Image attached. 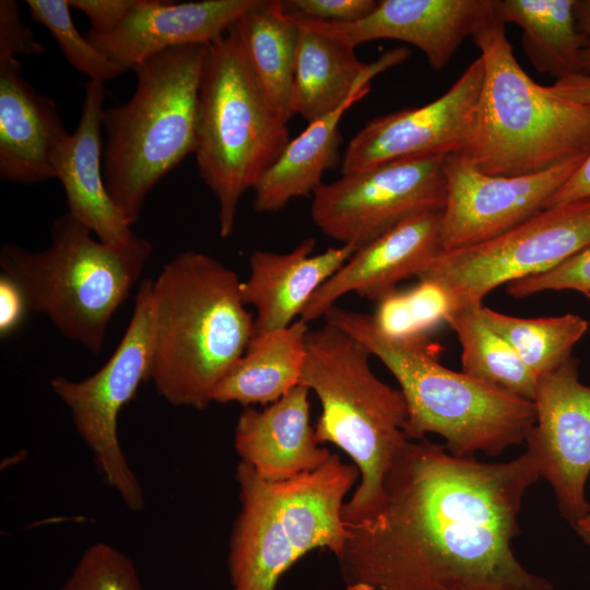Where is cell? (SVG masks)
Wrapping results in <instances>:
<instances>
[{
    "mask_svg": "<svg viewBox=\"0 0 590 590\" xmlns=\"http://www.w3.org/2000/svg\"><path fill=\"white\" fill-rule=\"evenodd\" d=\"M576 533L581 540L590 545V509L589 511L579 518L574 524Z\"/></svg>",
    "mask_w": 590,
    "mask_h": 590,
    "instance_id": "41",
    "label": "cell"
},
{
    "mask_svg": "<svg viewBox=\"0 0 590 590\" xmlns=\"http://www.w3.org/2000/svg\"><path fill=\"white\" fill-rule=\"evenodd\" d=\"M60 590H143L130 557L106 542L88 546Z\"/></svg>",
    "mask_w": 590,
    "mask_h": 590,
    "instance_id": "32",
    "label": "cell"
},
{
    "mask_svg": "<svg viewBox=\"0 0 590 590\" xmlns=\"http://www.w3.org/2000/svg\"><path fill=\"white\" fill-rule=\"evenodd\" d=\"M567 290L585 296L590 293V245L547 272L506 285L507 294L515 298Z\"/></svg>",
    "mask_w": 590,
    "mask_h": 590,
    "instance_id": "33",
    "label": "cell"
},
{
    "mask_svg": "<svg viewBox=\"0 0 590 590\" xmlns=\"http://www.w3.org/2000/svg\"><path fill=\"white\" fill-rule=\"evenodd\" d=\"M248 62L236 23L206 46L196 119L198 173L219 202L220 235L235 226L243 196L290 142Z\"/></svg>",
    "mask_w": 590,
    "mask_h": 590,
    "instance_id": "9",
    "label": "cell"
},
{
    "mask_svg": "<svg viewBox=\"0 0 590 590\" xmlns=\"http://www.w3.org/2000/svg\"><path fill=\"white\" fill-rule=\"evenodd\" d=\"M483 319L517 352L539 377L571 357L574 346L587 332L589 322L575 314L522 318L480 307Z\"/></svg>",
    "mask_w": 590,
    "mask_h": 590,
    "instance_id": "29",
    "label": "cell"
},
{
    "mask_svg": "<svg viewBox=\"0 0 590 590\" xmlns=\"http://www.w3.org/2000/svg\"><path fill=\"white\" fill-rule=\"evenodd\" d=\"M590 245V198L543 209L479 245L441 250L418 279L444 285L456 310L481 306L495 288L552 270Z\"/></svg>",
    "mask_w": 590,
    "mask_h": 590,
    "instance_id": "11",
    "label": "cell"
},
{
    "mask_svg": "<svg viewBox=\"0 0 590 590\" xmlns=\"http://www.w3.org/2000/svg\"><path fill=\"white\" fill-rule=\"evenodd\" d=\"M539 477L527 451L491 463L408 440L378 507L345 524L337 558L345 590H554L511 547Z\"/></svg>",
    "mask_w": 590,
    "mask_h": 590,
    "instance_id": "1",
    "label": "cell"
},
{
    "mask_svg": "<svg viewBox=\"0 0 590 590\" xmlns=\"http://www.w3.org/2000/svg\"><path fill=\"white\" fill-rule=\"evenodd\" d=\"M492 14L493 0H380L355 23L314 22L354 47L378 39L411 44L441 70Z\"/></svg>",
    "mask_w": 590,
    "mask_h": 590,
    "instance_id": "18",
    "label": "cell"
},
{
    "mask_svg": "<svg viewBox=\"0 0 590 590\" xmlns=\"http://www.w3.org/2000/svg\"><path fill=\"white\" fill-rule=\"evenodd\" d=\"M45 51L31 30L23 23L14 0L0 1V59L36 56Z\"/></svg>",
    "mask_w": 590,
    "mask_h": 590,
    "instance_id": "35",
    "label": "cell"
},
{
    "mask_svg": "<svg viewBox=\"0 0 590 590\" xmlns=\"http://www.w3.org/2000/svg\"><path fill=\"white\" fill-rule=\"evenodd\" d=\"M68 134L55 101L24 79L20 60L0 59V178L17 184L55 178L52 155Z\"/></svg>",
    "mask_w": 590,
    "mask_h": 590,
    "instance_id": "21",
    "label": "cell"
},
{
    "mask_svg": "<svg viewBox=\"0 0 590 590\" xmlns=\"http://www.w3.org/2000/svg\"><path fill=\"white\" fill-rule=\"evenodd\" d=\"M323 318L359 341L394 376L408 406L409 440L434 433L458 457H496L524 444L535 422L532 401L445 367L429 339L403 342L385 337L370 315L334 305Z\"/></svg>",
    "mask_w": 590,
    "mask_h": 590,
    "instance_id": "3",
    "label": "cell"
},
{
    "mask_svg": "<svg viewBox=\"0 0 590 590\" xmlns=\"http://www.w3.org/2000/svg\"><path fill=\"white\" fill-rule=\"evenodd\" d=\"M25 3L32 19L49 31L68 62L90 81L105 83L125 72L80 34L71 19L69 0H26Z\"/></svg>",
    "mask_w": 590,
    "mask_h": 590,
    "instance_id": "31",
    "label": "cell"
},
{
    "mask_svg": "<svg viewBox=\"0 0 590 590\" xmlns=\"http://www.w3.org/2000/svg\"><path fill=\"white\" fill-rule=\"evenodd\" d=\"M104 83L88 81L79 125L52 155L55 178L66 194L68 213L85 225L97 239L120 243L131 238L132 224L111 200L102 169Z\"/></svg>",
    "mask_w": 590,
    "mask_h": 590,
    "instance_id": "20",
    "label": "cell"
},
{
    "mask_svg": "<svg viewBox=\"0 0 590 590\" xmlns=\"http://www.w3.org/2000/svg\"><path fill=\"white\" fill-rule=\"evenodd\" d=\"M440 222L441 211L417 214L357 249L312 295L299 319L309 323L323 317L350 293L378 302L399 282L418 278L441 251Z\"/></svg>",
    "mask_w": 590,
    "mask_h": 590,
    "instance_id": "17",
    "label": "cell"
},
{
    "mask_svg": "<svg viewBox=\"0 0 590 590\" xmlns=\"http://www.w3.org/2000/svg\"><path fill=\"white\" fill-rule=\"evenodd\" d=\"M571 356L539 379L535 422L524 441L540 477L552 486L558 509L574 524L590 509V386L579 378Z\"/></svg>",
    "mask_w": 590,
    "mask_h": 590,
    "instance_id": "15",
    "label": "cell"
},
{
    "mask_svg": "<svg viewBox=\"0 0 590 590\" xmlns=\"http://www.w3.org/2000/svg\"><path fill=\"white\" fill-rule=\"evenodd\" d=\"M151 287L150 279L140 285L127 330L101 369L82 380L57 376L50 381L54 393L69 409L74 428L91 450L103 480L132 511L143 510L144 493L121 448L118 417L141 384L150 380Z\"/></svg>",
    "mask_w": 590,
    "mask_h": 590,
    "instance_id": "10",
    "label": "cell"
},
{
    "mask_svg": "<svg viewBox=\"0 0 590 590\" xmlns=\"http://www.w3.org/2000/svg\"><path fill=\"white\" fill-rule=\"evenodd\" d=\"M586 297L588 298L589 300V304H590V293L586 295Z\"/></svg>",
    "mask_w": 590,
    "mask_h": 590,
    "instance_id": "42",
    "label": "cell"
},
{
    "mask_svg": "<svg viewBox=\"0 0 590 590\" xmlns=\"http://www.w3.org/2000/svg\"><path fill=\"white\" fill-rule=\"evenodd\" d=\"M206 46L170 48L138 63L131 98L103 111L105 185L131 224L155 185L194 151Z\"/></svg>",
    "mask_w": 590,
    "mask_h": 590,
    "instance_id": "8",
    "label": "cell"
},
{
    "mask_svg": "<svg viewBox=\"0 0 590 590\" xmlns=\"http://www.w3.org/2000/svg\"><path fill=\"white\" fill-rule=\"evenodd\" d=\"M370 355L331 324L307 333L299 384L312 390L321 405L316 439L339 447L359 471V483L343 506L345 524L359 522L378 507L385 477L409 440L404 397L374 374Z\"/></svg>",
    "mask_w": 590,
    "mask_h": 590,
    "instance_id": "5",
    "label": "cell"
},
{
    "mask_svg": "<svg viewBox=\"0 0 590 590\" xmlns=\"http://www.w3.org/2000/svg\"><path fill=\"white\" fill-rule=\"evenodd\" d=\"M481 306L459 308L447 321L461 346V371L509 394L533 402L540 377L483 319L480 314Z\"/></svg>",
    "mask_w": 590,
    "mask_h": 590,
    "instance_id": "28",
    "label": "cell"
},
{
    "mask_svg": "<svg viewBox=\"0 0 590 590\" xmlns=\"http://www.w3.org/2000/svg\"><path fill=\"white\" fill-rule=\"evenodd\" d=\"M575 14L578 27L585 38L581 52V72L590 74V0H576Z\"/></svg>",
    "mask_w": 590,
    "mask_h": 590,
    "instance_id": "40",
    "label": "cell"
},
{
    "mask_svg": "<svg viewBox=\"0 0 590 590\" xmlns=\"http://www.w3.org/2000/svg\"><path fill=\"white\" fill-rule=\"evenodd\" d=\"M369 91L370 86L358 92L337 110L309 122L304 131L290 140L252 189L256 211L276 212L291 200L314 193L322 184L324 172L341 164L339 127L342 117Z\"/></svg>",
    "mask_w": 590,
    "mask_h": 590,
    "instance_id": "24",
    "label": "cell"
},
{
    "mask_svg": "<svg viewBox=\"0 0 590 590\" xmlns=\"http://www.w3.org/2000/svg\"><path fill=\"white\" fill-rule=\"evenodd\" d=\"M139 0H69L71 8L87 16L96 34L115 30L132 12Z\"/></svg>",
    "mask_w": 590,
    "mask_h": 590,
    "instance_id": "36",
    "label": "cell"
},
{
    "mask_svg": "<svg viewBox=\"0 0 590 590\" xmlns=\"http://www.w3.org/2000/svg\"><path fill=\"white\" fill-rule=\"evenodd\" d=\"M309 391L299 384L267 408L246 406L239 414L235 450L261 477L287 480L320 468L331 457L309 423Z\"/></svg>",
    "mask_w": 590,
    "mask_h": 590,
    "instance_id": "23",
    "label": "cell"
},
{
    "mask_svg": "<svg viewBox=\"0 0 590 590\" xmlns=\"http://www.w3.org/2000/svg\"><path fill=\"white\" fill-rule=\"evenodd\" d=\"M255 0L169 2L139 0L111 32L86 33L91 44L123 71L170 48L209 45L224 35Z\"/></svg>",
    "mask_w": 590,
    "mask_h": 590,
    "instance_id": "16",
    "label": "cell"
},
{
    "mask_svg": "<svg viewBox=\"0 0 590 590\" xmlns=\"http://www.w3.org/2000/svg\"><path fill=\"white\" fill-rule=\"evenodd\" d=\"M551 88L557 95L590 107V74L576 73L556 80Z\"/></svg>",
    "mask_w": 590,
    "mask_h": 590,
    "instance_id": "39",
    "label": "cell"
},
{
    "mask_svg": "<svg viewBox=\"0 0 590 590\" xmlns=\"http://www.w3.org/2000/svg\"><path fill=\"white\" fill-rule=\"evenodd\" d=\"M308 323L253 335L246 352L216 387L213 402L245 408L271 404L299 385L306 357Z\"/></svg>",
    "mask_w": 590,
    "mask_h": 590,
    "instance_id": "25",
    "label": "cell"
},
{
    "mask_svg": "<svg viewBox=\"0 0 590 590\" xmlns=\"http://www.w3.org/2000/svg\"><path fill=\"white\" fill-rule=\"evenodd\" d=\"M484 76L479 56L441 96L368 121L350 140L341 174L386 163L459 154L471 134Z\"/></svg>",
    "mask_w": 590,
    "mask_h": 590,
    "instance_id": "14",
    "label": "cell"
},
{
    "mask_svg": "<svg viewBox=\"0 0 590 590\" xmlns=\"http://www.w3.org/2000/svg\"><path fill=\"white\" fill-rule=\"evenodd\" d=\"M286 11L295 16L334 24L355 23L376 7L374 0H287Z\"/></svg>",
    "mask_w": 590,
    "mask_h": 590,
    "instance_id": "34",
    "label": "cell"
},
{
    "mask_svg": "<svg viewBox=\"0 0 590 590\" xmlns=\"http://www.w3.org/2000/svg\"><path fill=\"white\" fill-rule=\"evenodd\" d=\"M590 198V151L544 209Z\"/></svg>",
    "mask_w": 590,
    "mask_h": 590,
    "instance_id": "38",
    "label": "cell"
},
{
    "mask_svg": "<svg viewBox=\"0 0 590 590\" xmlns=\"http://www.w3.org/2000/svg\"><path fill=\"white\" fill-rule=\"evenodd\" d=\"M235 271L203 252L174 257L152 281L150 381L175 406L204 410L253 337Z\"/></svg>",
    "mask_w": 590,
    "mask_h": 590,
    "instance_id": "2",
    "label": "cell"
},
{
    "mask_svg": "<svg viewBox=\"0 0 590 590\" xmlns=\"http://www.w3.org/2000/svg\"><path fill=\"white\" fill-rule=\"evenodd\" d=\"M585 157L544 172L497 176L479 170L460 154L447 155L441 250L482 244L541 212Z\"/></svg>",
    "mask_w": 590,
    "mask_h": 590,
    "instance_id": "13",
    "label": "cell"
},
{
    "mask_svg": "<svg viewBox=\"0 0 590 590\" xmlns=\"http://www.w3.org/2000/svg\"><path fill=\"white\" fill-rule=\"evenodd\" d=\"M292 16L299 25L292 109L308 123L337 110L369 87L375 76L403 63L410 56L409 49L399 47L364 63L350 43L314 21Z\"/></svg>",
    "mask_w": 590,
    "mask_h": 590,
    "instance_id": "19",
    "label": "cell"
},
{
    "mask_svg": "<svg viewBox=\"0 0 590 590\" xmlns=\"http://www.w3.org/2000/svg\"><path fill=\"white\" fill-rule=\"evenodd\" d=\"M357 480L355 464L337 453L314 471L281 481L266 480L239 461L240 508L228 551L232 590H276L281 577L317 548L338 558L346 539L344 499Z\"/></svg>",
    "mask_w": 590,
    "mask_h": 590,
    "instance_id": "6",
    "label": "cell"
},
{
    "mask_svg": "<svg viewBox=\"0 0 590 590\" xmlns=\"http://www.w3.org/2000/svg\"><path fill=\"white\" fill-rule=\"evenodd\" d=\"M418 280L413 287L394 290L378 300L371 318L385 337L403 342L427 340L456 310L453 298L444 285L428 279Z\"/></svg>",
    "mask_w": 590,
    "mask_h": 590,
    "instance_id": "30",
    "label": "cell"
},
{
    "mask_svg": "<svg viewBox=\"0 0 590 590\" xmlns=\"http://www.w3.org/2000/svg\"><path fill=\"white\" fill-rule=\"evenodd\" d=\"M315 245L314 238H306L285 253H251L249 276L241 282L240 293L244 303L256 310L253 335L292 324L320 286L357 250L341 245L312 255Z\"/></svg>",
    "mask_w": 590,
    "mask_h": 590,
    "instance_id": "22",
    "label": "cell"
},
{
    "mask_svg": "<svg viewBox=\"0 0 590 590\" xmlns=\"http://www.w3.org/2000/svg\"><path fill=\"white\" fill-rule=\"evenodd\" d=\"M27 307L23 295L14 283L5 275L0 278V333L10 334L23 319Z\"/></svg>",
    "mask_w": 590,
    "mask_h": 590,
    "instance_id": "37",
    "label": "cell"
},
{
    "mask_svg": "<svg viewBox=\"0 0 590 590\" xmlns=\"http://www.w3.org/2000/svg\"><path fill=\"white\" fill-rule=\"evenodd\" d=\"M576 0H493L496 16L522 30L523 49L541 73L556 80L581 72L585 38L575 14Z\"/></svg>",
    "mask_w": 590,
    "mask_h": 590,
    "instance_id": "27",
    "label": "cell"
},
{
    "mask_svg": "<svg viewBox=\"0 0 590 590\" xmlns=\"http://www.w3.org/2000/svg\"><path fill=\"white\" fill-rule=\"evenodd\" d=\"M92 234L67 212L54 221L47 249L4 244L0 267L28 308L98 354L114 314L141 276L153 247L135 234L120 243L96 240Z\"/></svg>",
    "mask_w": 590,
    "mask_h": 590,
    "instance_id": "7",
    "label": "cell"
},
{
    "mask_svg": "<svg viewBox=\"0 0 590 590\" xmlns=\"http://www.w3.org/2000/svg\"><path fill=\"white\" fill-rule=\"evenodd\" d=\"M248 62L271 107L286 122L294 116L292 94L299 25L283 1L255 0L236 22Z\"/></svg>",
    "mask_w": 590,
    "mask_h": 590,
    "instance_id": "26",
    "label": "cell"
},
{
    "mask_svg": "<svg viewBox=\"0 0 590 590\" xmlns=\"http://www.w3.org/2000/svg\"><path fill=\"white\" fill-rule=\"evenodd\" d=\"M493 14L474 33L484 76L473 128L460 155L497 176L544 172L590 151V107L533 81Z\"/></svg>",
    "mask_w": 590,
    "mask_h": 590,
    "instance_id": "4",
    "label": "cell"
},
{
    "mask_svg": "<svg viewBox=\"0 0 590 590\" xmlns=\"http://www.w3.org/2000/svg\"><path fill=\"white\" fill-rule=\"evenodd\" d=\"M445 158L400 160L322 182L312 193V222L359 249L412 216L442 211Z\"/></svg>",
    "mask_w": 590,
    "mask_h": 590,
    "instance_id": "12",
    "label": "cell"
}]
</instances>
